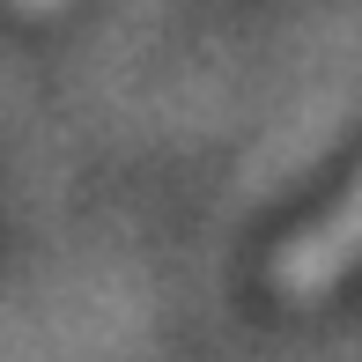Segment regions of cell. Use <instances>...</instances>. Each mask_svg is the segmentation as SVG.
<instances>
[{"label":"cell","mask_w":362,"mask_h":362,"mask_svg":"<svg viewBox=\"0 0 362 362\" xmlns=\"http://www.w3.org/2000/svg\"><path fill=\"white\" fill-rule=\"evenodd\" d=\"M355 267H362V177L310 229H296L281 252H274V296H288V303H318V296H333Z\"/></svg>","instance_id":"6da1fadb"},{"label":"cell","mask_w":362,"mask_h":362,"mask_svg":"<svg viewBox=\"0 0 362 362\" xmlns=\"http://www.w3.org/2000/svg\"><path fill=\"white\" fill-rule=\"evenodd\" d=\"M15 8H59V0H15Z\"/></svg>","instance_id":"7a4b0ae2"}]
</instances>
